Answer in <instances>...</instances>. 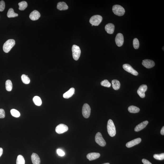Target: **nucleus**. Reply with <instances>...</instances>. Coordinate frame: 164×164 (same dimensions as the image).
Returning <instances> with one entry per match:
<instances>
[{
    "label": "nucleus",
    "instance_id": "obj_29",
    "mask_svg": "<svg viewBox=\"0 0 164 164\" xmlns=\"http://www.w3.org/2000/svg\"><path fill=\"white\" fill-rule=\"evenodd\" d=\"M11 113L12 116L15 117H20V113L19 111L15 109H12L11 111Z\"/></svg>",
    "mask_w": 164,
    "mask_h": 164
},
{
    "label": "nucleus",
    "instance_id": "obj_12",
    "mask_svg": "<svg viewBox=\"0 0 164 164\" xmlns=\"http://www.w3.org/2000/svg\"><path fill=\"white\" fill-rule=\"evenodd\" d=\"M143 65L147 68H150L155 66V64L153 60L149 59H145L143 60Z\"/></svg>",
    "mask_w": 164,
    "mask_h": 164
},
{
    "label": "nucleus",
    "instance_id": "obj_35",
    "mask_svg": "<svg viewBox=\"0 0 164 164\" xmlns=\"http://www.w3.org/2000/svg\"><path fill=\"white\" fill-rule=\"evenodd\" d=\"M57 153L59 156L61 157L63 156L65 154L64 152L60 149L57 150Z\"/></svg>",
    "mask_w": 164,
    "mask_h": 164
},
{
    "label": "nucleus",
    "instance_id": "obj_25",
    "mask_svg": "<svg viewBox=\"0 0 164 164\" xmlns=\"http://www.w3.org/2000/svg\"><path fill=\"white\" fill-rule=\"evenodd\" d=\"M33 102L36 106H40L42 104V101L40 97L38 96H35L33 99Z\"/></svg>",
    "mask_w": 164,
    "mask_h": 164
},
{
    "label": "nucleus",
    "instance_id": "obj_17",
    "mask_svg": "<svg viewBox=\"0 0 164 164\" xmlns=\"http://www.w3.org/2000/svg\"><path fill=\"white\" fill-rule=\"evenodd\" d=\"M148 121H145L143 122L140 123L139 124L137 125L135 128V132H139L142 130L146 126L148 123Z\"/></svg>",
    "mask_w": 164,
    "mask_h": 164
},
{
    "label": "nucleus",
    "instance_id": "obj_20",
    "mask_svg": "<svg viewBox=\"0 0 164 164\" xmlns=\"http://www.w3.org/2000/svg\"><path fill=\"white\" fill-rule=\"evenodd\" d=\"M75 89L71 88L63 94V97L65 99H69L72 97L74 93Z\"/></svg>",
    "mask_w": 164,
    "mask_h": 164
},
{
    "label": "nucleus",
    "instance_id": "obj_4",
    "mask_svg": "<svg viewBox=\"0 0 164 164\" xmlns=\"http://www.w3.org/2000/svg\"><path fill=\"white\" fill-rule=\"evenodd\" d=\"M72 56L74 59L77 60L80 56L81 50L80 47L76 45H74L72 46Z\"/></svg>",
    "mask_w": 164,
    "mask_h": 164
},
{
    "label": "nucleus",
    "instance_id": "obj_19",
    "mask_svg": "<svg viewBox=\"0 0 164 164\" xmlns=\"http://www.w3.org/2000/svg\"><path fill=\"white\" fill-rule=\"evenodd\" d=\"M68 6L64 2H59L57 4V8L60 11H64L68 9Z\"/></svg>",
    "mask_w": 164,
    "mask_h": 164
},
{
    "label": "nucleus",
    "instance_id": "obj_22",
    "mask_svg": "<svg viewBox=\"0 0 164 164\" xmlns=\"http://www.w3.org/2000/svg\"><path fill=\"white\" fill-rule=\"evenodd\" d=\"M18 14L14 12L13 8H10L7 12V16L8 18L15 17L18 16Z\"/></svg>",
    "mask_w": 164,
    "mask_h": 164
},
{
    "label": "nucleus",
    "instance_id": "obj_24",
    "mask_svg": "<svg viewBox=\"0 0 164 164\" xmlns=\"http://www.w3.org/2000/svg\"><path fill=\"white\" fill-rule=\"evenodd\" d=\"M129 112L131 113H137L139 112L140 109L136 106H132L129 107Z\"/></svg>",
    "mask_w": 164,
    "mask_h": 164
},
{
    "label": "nucleus",
    "instance_id": "obj_38",
    "mask_svg": "<svg viewBox=\"0 0 164 164\" xmlns=\"http://www.w3.org/2000/svg\"><path fill=\"white\" fill-rule=\"evenodd\" d=\"M3 149L1 148H0V157L1 156L3 153Z\"/></svg>",
    "mask_w": 164,
    "mask_h": 164
},
{
    "label": "nucleus",
    "instance_id": "obj_27",
    "mask_svg": "<svg viewBox=\"0 0 164 164\" xmlns=\"http://www.w3.org/2000/svg\"><path fill=\"white\" fill-rule=\"evenodd\" d=\"M25 160L23 156L21 155H18L16 161V164H25Z\"/></svg>",
    "mask_w": 164,
    "mask_h": 164
},
{
    "label": "nucleus",
    "instance_id": "obj_8",
    "mask_svg": "<svg viewBox=\"0 0 164 164\" xmlns=\"http://www.w3.org/2000/svg\"><path fill=\"white\" fill-rule=\"evenodd\" d=\"M68 127L67 125L63 124H60L57 125L55 131L59 134L63 133L68 130Z\"/></svg>",
    "mask_w": 164,
    "mask_h": 164
},
{
    "label": "nucleus",
    "instance_id": "obj_2",
    "mask_svg": "<svg viewBox=\"0 0 164 164\" xmlns=\"http://www.w3.org/2000/svg\"><path fill=\"white\" fill-rule=\"evenodd\" d=\"M15 41L13 39H9L6 41L4 44L3 49L4 52L8 53L11 49L15 45Z\"/></svg>",
    "mask_w": 164,
    "mask_h": 164
},
{
    "label": "nucleus",
    "instance_id": "obj_30",
    "mask_svg": "<svg viewBox=\"0 0 164 164\" xmlns=\"http://www.w3.org/2000/svg\"><path fill=\"white\" fill-rule=\"evenodd\" d=\"M153 157L156 159L159 160H162L164 159V153L155 154L153 155Z\"/></svg>",
    "mask_w": 164,
    "mask_h": 164
},
{
    "label": "nucleus",
    "instance_id": "obj_14",
    "mask_svg": "<svg viewBox=\"0 0 164 164\" xmlns=\"http://www.w3.org/2000/svg\"><path fill=\"white\" fill-rule=\"evenodd\" d=\"M141 141V139L140 138L135 139L129 142L126 143V147L128 148H130L134 146L135 145L139 144Z\"/></svg>",
    "mask_w": 164,
    "mask_h": 164
},
{
    "label": "nucleus",
    "instance_id": "obj_34",
    "mask_svg": "<svg viewBox=\"0 0 164 164\" xmlns=\"http://www.w3.org/2000/svg\"><path fill=\"white\" fill-rule=\"evenodd\" d=\"M5 114L4 110L3 109H0V118H5Z\"/></svg>",
    "mask_w": 164,
    "mask_h": 164
},
{
    "label": "nucleus",
    "instance_id": "obj_13",
    "mask_svg": "<svg viewBox=\"0 0 164 164\" xmlns=\"http://www.w3.org/2000/svg\"><path fill=\"white\" fill-rule=\"evenodd\" d=\"M40 17V13L36 10H34L32 11L29 15L30 19L33 21H35L38 20Z\"/></svg>",
    "mask_w": 164,
    "mask_h": 164
},
{
    "label": "nucleus",
    "instance_id": "obj_39",
    "mask_svg": "<svg viewBox=\"0 0 164 164\" xmlns=\"http://www.w3.org/2000/svg\"><path fill=\"white\" fill-rule=\"evenodd\" d=\"M102 164H110V163H103Z\"/></svg>",
    "mask_w": 164,
    "mask_h": 164
},
{
    "label": "nucleus",
    "instance_id": "obj_6",
    "mask_svg": "<svg viewBox=\"0 0 164 164\" xmlns=\"http://www.w3.org/2000/svg\"><path fill=\"white\" fill-rule=\"evenodd\" d=\"M95 139L96 142L101 146L104 147L106 146V142L103 138L102 135L100 133L98 132L96 133Z\"/></svg>",
    "mask_w": 164,
    "mask_h": 164
},
{
    "label": "nucleus",
    "instance_id": "obj_1",
    "mask_svg": "<svg viewBox=\"0 0 164 164\" xmlns=\"http://www.w3.org/2000/svg\"><path fill=\"white\" fill-rule=\"evenodd\" d=\"M107 129L108 134L111 137L115 136L116 133V129L113 121L110 119L108 121L107 125Z\"/></svg>",
    "mask_w": 164,
    "mask_h": 164
},
{
    "label": "nucleus",
    "instance_id": "obj_16",
    "mask_svg": "<svg viewBox=\"0 0 164 164\" xmlns=\"http://www.w3.org/2000/svg\"><path fill=\"white\" fill-rule=\"evenodd\" d=\"M105 29L108 34H113L114 31L115 26L114 24H112L109 23L105 26Z\"/></svg>",
    "mask_w": 164,
    "mask_h": 164
},
{
    "label": "nucleus",
    "instance_id": "obj_5",
    "mask_svg": "<svg viewBox=\"0 0 164 164\" xmlns=\"http://www.w3.org/2000/svg\"><path fill=\"white\" fill-rule=\"evenodd\" d=\"M102 20V16L99 15H96L92 16L90 18V22L92 25L98 26L99 25Z\"/></svg>",
    "mask_w": 164,
    "mask_h": 164
},
{
    "label": "nucleus",
    "instance_id": "obj_28",
    "mask_svg": "<svg viewBox=\"0 0 164 164\" xmlns=\"http://www.w3.org/2000/svg\"><path fill=\"white\" fill-rule=\"evenodd\" d=\"M21 79L22 82L24 83L27 84H29L30 82V80L27 76L23 74L21 76Z\"/></svg>",
    "mask_w": 164,
    "mask_h": 164
},
{
    "label": "nucleus",
    "instance_id": "obj_18",
    "mask_svg": "<svg viewBox=\"0 0 164 164\" xmlns=\"http://www.w3.org/2000/svg\"><path fill=\"white\" fill-rule=\"evenodd\" d=\"M31 159L33 164H40V158L36 153H32L31 156Z\"/></svg>",
    "mask_w": 164,
    "mask_h": 164
},
{
    "label": "nucleus",
    "instance_id": "obj_33",
    "mask_svg": "<svg viewBox=\"0 0 164 164\" xmlns=\"http://www.w3.org/2000/svg\"><path fill=\"white\" fill-rule=\"evenodd\" d=\"M5 4L4 1H0V11L2 12L4 10Z\"/></svg>",
    "mask_w": 164,
    "mask_h": 164
},
{
    "label": "nucleus",
    "instance_id": "obj_36",
    "mask_svg": "<svg viewBox=\"0 0 164 164\" xmlns=\"http://www.w3.org/2000/svg\"><path fill=\"white\" fill-rule=\"evenodd\" d=\"M142 161L144 164H152L150 162L146 159H143Z\"/></svg>",
    "mask_w": 164,
    "mask_h": 164
},
{
    "label": "nucleus",
    "instance_id": "obj_26",
    "mask_svg": "<svg viewBox=\"0 0 164 164\" xmlns=\"http://www.w3.org/2000/svg\"><path fill=\"white\" fill-rule=\"evenodd\" d=\"M13 88V85L11 81L10 80H7L6 82V90L9 92L12 90Z\"/></svg>",
    "mask_w": 164,
    "mask_h": 164
},
{
    "label": "nucleus",
    "instance_id": "obj_7",
    "mask_svg": "<svg viewBox=\"0 0 164 164\" xmlns=\"http://www.w3.org/2000/svg\"><path fill=\"white\" fill-rule=\"evenodd\" d=\"M91 109L90 107L87 103H85L83 106L82 113L83 116L86 118H88L90 116Z\"/></svg>",
    "mask_w": 164,
    "mask_h": 164
},
{
    "label": "nucleus",
    "instance_id": "obj_21",
    "mask_svg": "<svg viewBox=\"0 0 164 164\" xmlns=\"http://www.w3.org/2000/svg\"><path fill=\"white\" fill-rule=\"evenodd\" d=\"M113 88L115 90H118L120 88V84L119 81L117 80H113L112 82Z\"/></svg>",
    "mask_w": 164,
    "mask_h": 164
},
{
    "label": "nucleus",
    "instance_id": "obj_9",
    "mask_svg": "<svg viewBox=\"0 0 164 164\" xmlns=\"http://www.w3.org/2000/svg\"><path fill=\"white\" fill-rule=\"evenodd\" d=\"M123 68L124 69L133 75L137 76L138 74V73L133 68L130 64H125L123 65Z\"/></svg>",
    "mask_w": 164,
    "mask_h": 164
},
{
    "label": "nucleus",
    "instance_id": "obj_15",
    "mask_svg": "<svg viewBox=\"0 0 164 164\" xmlns=\"http://www.w3.org/2000/svg\"><path fill=\"white\" fill-rule=\"evenodd\" d=\"M100 156V153H90L87 155V158L88 159L89 161H92L98 158Z\"/></svg>",
    "mask_w": 164,
    "mask_h": 164
},
{
    "label": "nucleus",
    "instance_id": "obj_31",
    "mask_svg": "<svg viewBox=\"0 0 164 164\" xmlns=\"http://www.w3.org/2000/svg\"><path fill=\"white\" fill-rule=\"evenodd\" d=\"M101 84L102 86L107 87H110L111 86L110 83L107 80H105L102 81L101 83Z\"/></svg>",
    "mask_w": 164,
    "mask_h": 164
},
{
    "label": "nucleus",
    "instance_id": "obj_32",
    "mask_svg": "<svg viewBox=\"0 0 164 164\" xmlns=\"http://www.w3.org/2000/svg\"><path fill=\"white\" fill-rule=\"evenodd\" d=\"M133 47L135 49H138L139 47V42L137 38H134L133 40Z\"/></svg>",
    "mask_w": 164,
    "mask_h": 164
},
{
    "label": "nucleus",
    "instance_id": "obj_11",
    "mask_svg": "<svg viewBox=\"0 0 164 164\" xmlns=\"http://www.w3.org/2000/svg\"><path fill=\"white\" fill-rule=\"evenodd\" d=\"M115 42L117 45L120 47L123 45L124 43V37L122 34L118 33L115 38Z\"/></svg>",
    "mask_w": 164,
    "mask_h": 164
},
{
    "label": "nucleus",
    "instance_id": "obj_10",
    "mask_svg": "<svg viewBox=\"0 0 164 164\" xmlns=\"http://www.w3.org/2000/svg\"><path fill=\"white\" fill-rule=\"evenodd\" d=\"M147 87L146 85H142L138 90L137 92L140 97L141 98H144L145 96V93L147 91Z\"/></svg>",
    "mask_w": 164,
    "mask_h": 164
},
{
    "label": "nucleus",
    "instance_id": "obj_23",
    "mask_svg": "<svg viewBox=\"0 0 164 164\" xmlns=\"http://www.w3.org/2000/svg\"><path fill=\"white\" fill-rule=\"evenodd\" d=\"M19 6V9L20 11H23L25 10L27 7L28 4L27 2L23 1L18 3Z\"/></svg>",
    "mask_w": 164,
    "mask_h": 164
},
{
    "label": "nucleus",
    "instance_id": "obj_37",
    "mask_svg": "<svg viewBox=\"0 0 164 164\" xmlns=\"http://www.w3.org/2000/svg\"><path fill=\"white\" fill-rule=\"evenodd\" d=\"M161 133L162 135H164V126H163L161 129Z\"/></svg>",
    "mask_w": 164,
    "mask_h": 164
},
{
    "label": "nucleus",
    "instance_id": "obj_3",
    "mask_svg": "<svg viewBox=\"0 0 164 164\" xmlns=\"http://www.w3.org/2000/svg\"><path fill=\"white\" fill-rule=\"evenodd\" d=\"M113 11L115 15L119 16H123L125 13V10L121 6L115 5L113 7Z\"/></svg>",
    "mask_w": 164,
    "mask_h": 164
}]
</instances>
